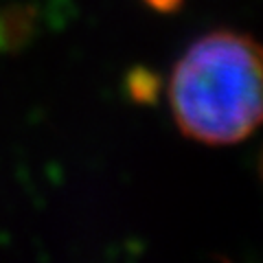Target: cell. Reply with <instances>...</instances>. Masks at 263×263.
Returning <instances> with one entry per match:
<instances>
[{"mask_svg":"<svg viewBox=\"0 0 263 263\" xmlns=\"http://www.w3.org/2000/svg\"><path fill=\"white\" fill-rule=\"evenodd\" d=\"M147 3H152L156 9H162V11H169L174 9V7L180 3V0H147Z\"/></svg>","mask_w":263,"mask_h":263,"instance_id":"2","label":"cell"},{"mask_svg":"<svg viewBox=\"0 0 263 263\" xmlns=\"http://www.w3.org/2000/svg\"><path fill=\"white\" fill-rule=\"evenodd\" d=\"M169 103L178 127L193 141H243L261 121L259 46L233 31L200 37L171 72Z\"/></svg>","mask_w":263,"mask_h":263,"instance_id":"1","label":"cell"}]
</instances>
